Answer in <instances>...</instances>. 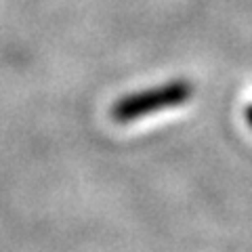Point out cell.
Segmentation results:
<instances>
[{"mask_svg":"<svg viewBox=\"0 0 252 252\" xmlns=\"http://www.w3.org/2000/svg\"><path fill=\"white\" fill-rule=\"evenodd\" d=\"M193 97V84L189 80H170L156 89L130 93L118 99L112 105V118L120 124L135 122L147 114H156L162 109L179 107Z\"/></svg>","mask_w":252,"mask_h":252,"instance_id":"cell-1","label":"cell"},{"mask_svg":"<svg viewBox=\"0 0 252 252\" xmlns=\"http://www.w3.org/2000/svg\"><path fill=\"white\" fill-rule=\"evenodd\" d=\"M244 118H246V124L252 128V103L246 107V112H244Z\"/></svg>","mask_w":252,"mask_h":252,"instance_id":"cell-2","label":"cell"}]
</instances>
